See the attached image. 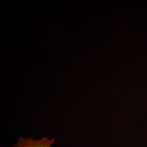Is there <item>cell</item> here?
<instances>
[{
    "label": "cell",
    "mask_w": 147,
    "mask_h": 147,
    "mask_svg": "<svg viewBox=\"0 0 147 147\" xmlns=\"http://www.w3.org/2000/svg\"><path fill=\"white\" fill-rule=\"evenodd\" d=\"M55 141V137L51 139H49L47 137L40 139L20 137L16 144L19 147H52Z\"/></svg>",
    "instance_id": "1"
},
{
    "label": "cell",
    "mask_w": 147,
    "mask_h": 147,
    "mask_svg": "<svg viewBox=\"0 0 147 147\" xmlns=\"http://www.w3.org/2000/svg\"><path fill=\"white\" fill-rule=\"evenodd\" d=\"M18 147V146H17V145H16V144H15V145H14V146H13V147Z\"/></svg>",
    "instance_id": "2"
}]
</instances>
